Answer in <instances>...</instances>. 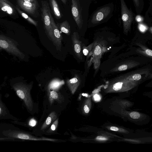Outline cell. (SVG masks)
Wrapping results in <instances>:
<instances>
[{
  "label": "cell",
  "mask_w": 152,
  "mask_h": 152,
  "mask_svg": "<svg viewBox=\"0 0 152 152\" xmlns=\"http://www.w3.org/2000/svg\"><path fill=\"white\" fill-rule=\"evenodd\" d=\"M12 86L17 95L23 101L27 109L29 112H32L34 105L30 95L31 85L18 82L13 84Z\"/></svg>",
  "instance_id": "cell-1"
},
{
  "label": "cell",
  "mask_w": 152,
  "mask_h": 152,
  "mask_svg": "<svg viewBox=\"0 0 152 152\" xmlns=\"http://www.w3.org/2000/svg\"><path fill=\"white\" fill-rule=\"evenodd\" d=\"M41 16L45 33L48 38L52 41L53 32L51 23V15L50 8L47 1H41L40 8Z\"/></svg>",
  "instance_id": "cell-2"
},
{
  "label": "cell",
  "mask_w": 152,
  "mask_h": 152,
  "mask_svg": "<svg viewBox=\"0 0 152 152\" xmlns=\"http://www.w3.org/2000/svg\"><path fill=\"white\" fill-rule=\"evenodd\" d=\"M18 44L13 40L3 35H0V50L3 49L8 53L23 59L25 55L17 48Z\"/></svg>",
  "instance_id": "cell-3"
},
{
  "label": "cell",
  "mask_w": 152,
  "mask_h": 152,
  "mask_svg": "<svg viewBox=\"0 0 152 152\" xmlns=\"http://www.w3.org/2000/svg\"><path fill=\"white\" fill-rule=\"evenodd\" d=\"M121 19L123 23L124 33L127 34L130 31L134 18V15L131 8L127 7L124 0H120Z\"/></svg>",
  "instance_id": "cell-4"
},
{
  "label": "cell",
  "mask_w": 152,
  "mask_h": 152,
  "mask_svg": "<svg viewBox=\"0 0 152 152\" xmlns=\"http://www.w3.org/2000/svg\"><path fill=\"white\" fill-rule=\"evenodd\" d=\"M2 133L6 137L12 138L32 140L56 141V140L54 139L46 137H36L24 132L17 130H5L3 131Z\"/></svg>",
  "instance_id": "cell-5"
},
{
  "label": "cell",
  "mask_w": 152,
  "mask_h": 152,
  "mask_svg": "<svg viewBox=\"0 0 152 152\" xmlns=\"http://www.w3.org/2000/svg\"><path fill=\"white\" fill-rule=\"evenodd\" d=\"M71 11L73 17L80 29H81L83 23L82 14V8L79 0H71Z\"/></svg>",
  "instance_id": "cell-6"
},
{
  "label": "cell",
  "mask_w": 152,
  "mask_h": 152,
  "mask_svg": "<svg viewBox=\"0 0 152 152\" xmlns=\"http://www.w3.org/2000/svg\"><path fill=\"white\" fill-rule=\"evenodd\" d=\"M17 3L23 10L34 17L38 15V2H30L23 0H16Z\"/></svg>",
  "instance_id": "cell-7"
},
{
  "label": "cell",
  "mask_w": 152,
  "mask_h": 152,
  "mask_svg": "<svg viewBox=\"0 0 152 152\" xmlns=\"http://www.w3.org/2000/svg\"><path fill=\"white\" fill-rule=\"evenodd\" d=\"M111 11V8L109 6H106L101 8L92 15L91 19V23L96 24L100 23L110 14Z\"/></svg>",
  "instance_id": "cell-8"
},
{
  "label": "cell",
  "mask_w": 152,
  "mask_h": 152,
  "mask_svg": "<svg viewBox=\"0 0 152 152\" xmlns=\"http://www.w3.org/2000/svg\"><path fill=\"white\" fill-rule=\"evenodd\" d=\"M73 49L76 56L80 60L83 58L82 42L79 39V36L77 32H75L71 36Z\"/></svg>",
  "instance_id": "cell-9"
},
{
  "label": "cell",
  "mask_w": 152,
  "mask_h": 152,
  "mask_svg": "<svg viewBox=\"0 0 152 152\" xmlns=\"http://www.w3.org/2000/svg\"><path fill=\"white\" fill-rule=\"evenodd\" d=\"M51 23L53 32V39L52 42L56 50L61 51L62 37L52 17L51 19Z\"/></svg>",
  "instance_id": "cell-10"
},
{
  "label": "cell",
  "mask_w": 152,
  "mask_h": 152,
  "mask_svg": "<svg viewBox=\"0 0 152 152\" xmlns=\"http://www.w3.org/2000/svg\"><path fill=\"white\" fill-rule=\"evenodd\" d=\"M11 119L17 121L18 119L10 113L2 100V96L0 95V120Z\"/></svg>",
  "instance_id": "cell-11"
},
{
  "label": "cell",
  "mask_w": 152,
  "mask_h": 152,
  "mask_svg": "<svg viewBox=\"0 0 152 152\" xmlns=\"http://www.w3.org/2000/svg\"><path fill=\"white\" fill-rule=\"evenodd\" d=\"M67 85L72 94H74L80 84L81 80L79 76L77 75L70 79L66 80Z\"/></svg>",
  "instance_id": "cell-12"
},
{
  "label": "cell",
  "mask_w": 152,
  "mask_h": 152,
  "mask_svg": "<svg viewBox=\"0 0 152 152\" xmlns=\"http://www.w3.org/2000/svg\"><path fill=\"white\" fill-rule=\"evenodd\" d=\"M1 10L10 15H14L15 12L12 4L7 0H0Z\"/></svg>",
  "instance_id": "cell-13"
},
{
  "label": "cell",
  "mask_w": 152,
  "mask_h": 152,
  "mask_svg": "<svg viewBox=\"0 0 152 152\" xmlns=\"http://www.w3.org/2000/svg\"><path fill=\"white\" fill-rule=\"evenodd\" d=\"M64 84V81L63 80L55 78L52 80L49 83L48 86V89L55 91L57 90Z\"/></svg>",
  "instance_id": "cell-14"
},
{
  "label": "cell",
  "mask_w": 152,
  "mask_h": 152,
  "mask_svg": "<svg viewBox=\"0 0 152 152\" xmlns=\"http://www.w3.org/2000/svg\"><path fill=\"white\" fill-rule=\"evenodd\" d=\"M144 73L141 71H137L132 73H129L124 75V76L127 79L137 82L139 81L145 75H142Z\"/></svg>",
  "instance_id": "cell-15"
},
{
  "label": "cell",
  "mask_w": 152,
  "mask_h": 152,
  "mask_svg": "<svg viewBox=\"0 0 152 152\" xmlns=\"http://www.w3.org/2000/svg\"><path fill=\"white\" fill-rule=\"evenodd\" d=\"M50 5L55 16L58 19L62 17L58 5L56 0H49Z\"/></svg>",
  "instance_id": "cell-16"
},
{
  "label": "cell",
  "mask_w": 152,
  "mask_h": 152,
  "mask_svg": "<svg viewBox=\"0 0 152 152\" xmlns=\"http://www.w3.org/2000/svg\"><path fill=\"white\" fill-rule=\"evenodd\" d=\"M59 30L62 32L69 35L71 33L70 27L68 22L65 20L62 23L56 25Z\"/></svg>",
  "instance_id": "cell-17"
},
{
  "label": "cell",
  "mask_w": 152,
  "mask_h": 152,
  "mask_svg": "<svg viewBox=\"0 0 152 152\" xmlns=\"http://www.w3.org/2000/svg\"><path fill=\"white\" fill-rule=\"evenodd\" d=\"M138 63L136 62H128L124 63L115 67L113 70V71H123L127 70L137 66Z\"/></svg>",
  "instance_id": "cell-18"
},
{
  "label": "cell",
  "mask_w": 152,
  "mask_h": 152,
  "mask_svg": "<svg viewBox=\"0 0 152 152\" xmlns=\"http://www.w3.org/2000/svg\"><path fill=\"white\" fill-rule=\"evenodd\" d=\"M57 114L54 112H51L47 118L45 122L42 126L41 129L43 130L47 128L56 119Z\"/></svg>",
  "instance_id": "cell-19"
},
{
  "label": "cell",
  "mask_w": 152,
  "mask_h": 152,
  "mask_svg": "<svg viewBox=\"0 0 152 152\" xmlns=\"http://www.w3.org/2000/svg\"><path fill=\"white\" fill-rule=\"evenodd\" d=\"M15 8L19 14L28 21L35 26H38L37 21L33 20L26 14L21 10L17 6H16Z\"/></svg>",
  "instance_id": "cell-20"
},
{
  "label": "cell",
  "mask_w": 152,
  "mask_h": 152,
  "mask_svg": "<svg viewBox=\"0 0 152 152\" xmlns=\"http://www.w3.org/2000/svg\"><path fill=\"white\" fill-rule=\"evenodd\" d=\"M137 14H140L143 10L144 3L143 0H132Z\"/></svg>",
  "instance_id": "cell-21"
},
{
  "label": "cell",
  "mask_w": 152,
  "mask_h": 152,
  "mask_svg": "<svg viewBox=\"0 0 152 152\" xmlns=\"http://www.w3.org/2000/svg\"><path fill=\"white\" fill-rule=\"evenodd\" d=\"M49 99L51 103H52L54 100H58L60 97V95L56 91L52 90H48Z\"/></svg>",
  "instance_id": "cell-22"
},
{
  "label": "cell",
  "mask_w": 152,
  "mask_h": 152,
  "mask_svg": "<svg viewBox=\"0 0 152 152\" xmlns=\"http://www.w3.org/2000/svg\"><path fill=\"white\" fill-rule=\"evenodd\" d=\"M94 45V42L91 43L88 46H83L82 52L84 55L87 57V59L90 57L92 52Z\"/></svg>",
  "instance_id": "cell-23"
},
{
  "label": "cell",
  "mask_w": 152,
  "mask_h": 152,
  "mask_svg": "<svg viewBox=\"0 0 152 152\" xmlns=\"http://www.w3.org/2000/svg\"><path fill=\"white\" fill-rule=\"evenodd\" d=\"M142 50H138V51L142 54L152 58V51L151 50L147 48L144 46H140Z\"/></svg>",
  "instance_id": "cell-24"
},
{
  "label": "cell",
  "mask_w": 152,
  "mask_h": 152,
  "mask_svg": "<svg viewBox=\"0 0 152 152\" xmlns=\"http://www.w3.org/2000/svg\"><path fill=\"white\" fill-rule=\"evenodd\" d=\"M58 124V119H56L52 124L50 129V131L53 132L56 129Z\"/></svg>",
  "instance_id": "cell-25"
},
{
  "label": "cell",
  "mask_w": 152,
  "mask_h": 152,
  "mask_svg": "<svg viewBox=\"0 0 152 152\" xmlns=\"http://www.w3.org/2000/svg\"><path fill=\"white\" fill-rule=\"evenodd\" d=\"M130 117L134 119H137L139 118L140 116V114L136 112H132L130 114Z\"/></svg>",
  "instance_id": "cell-26"
},
{
  "label": "cell",
  "mask_w": 152,
  "mask_h": 152,
  "mask_svg": "<svg viewBox=\"0 0 152 152\" xmlns=\"http://www.w3.org/2000/svg\"><path fill=\"white\" fill-rule=\"evenodd\" d=\"M37 123V121L34 118H31L29 121L28 124L32 127L35 126Z\"/></svg>",
  "instance_id": "cell-27"
},
{
  "label": "cell",
  "mask_w": 152,
  "mask_h": 152,
  "mask_svg": "<svg viewBox=\"0 0 152 152\" xmlns=\"http://www.w3.org/2000/svg\"><path fill=\"white\" fill-rule=\"evenodd\" d=\"M83 110L86 113H89L90 110L87 104L85 105L83 107Z\"/></svg>",
  "instance_id": "cell-28"
},
{
  "label": "cell",
  "mask_w": 152,
  "mask_h": 152,
  "mask_svg": "<svg viewBox=\"0 0 152 152\" xmlns=\"http://www.w3.org/2000/svg\"><path fill=\"white\" fill-rule=\"evenodd\" d=\"M96 139L100 140H107V139L103 136H98L96 137Z\"/></svg>",
  "instance_id": "cell-29"
},
{
  "label": "cell",
  "mask_w": 152,
  "mask_h": 152,
  "mask_svg": "<svg viewBox=\"0 0 152 152\" xmlns=\"http://www.w3.org/2000/svg\"><path fill=\"white\" fill-rule=\"evenodd\" d=\"M139 28L140 30L142 32L144 31L146 29L145 27L142 25H140Z\"/></svg>",
  "instance_id": "cell-30"
},
{
  "label": "cell",
  "mask_w": 152,
  "mask_h": 152,
  "mask_svg": "<svg viewBox=\"0 0 152 152\" xmlns=\"http://www.w3.org/2000/svg\"><path fill=\"white\" fill-rule=\"evenodd\" d=\"M94 98L96 101H99L100 100V97L98 94H95L94 96Z\"/></svg>",
  "instance_id": "cell-31"
},
{
  "label": "cell",
  "mask_w": 152,
  "mask_h": 152,
  "mask_svg": "<svg viewBox=\"0 0 152 152\" xmlns=\"http://www.w3.org/2000/svg\"><path fill=\"white\" fill-rule=\"evenodd\" d=\"M110 129L111 130L115 131H117L118 130V128L114 126H111L110 128Z\"/></svg>",
  "instance_id": "cell-32"
},
{
  "label": "cell",
  "mask_w": 152,
  "mask_h": 152,
  "mask_svg": "<svg viewBox=\"0 0 152 152\" xmlns=\"http://www.w3.org/2000/svg\"><path fill=\"white\" fill-rule=\"evenodd\" d=\"M24 1H28L30 2H37V0H23Z\"/></svg>",
  "instance_id": "cell-33"
},
{
  "label": "cell",
  "mask_w": 152,
  "mask_h": 152,
  "mask_svg": "<svg viewBox=\"0 0 152 152\" xmlns=\"http://www.w3.org/2000/svg\"><path fill=\"white\" fill-rule=\"evenodd\" d=\"M61 0V1L63 3H64V4H66V2H67V0Z\"/></svg>",
  "instance_id": "cell-34"
},
{
  "label": "cell",
  "mask_w": 152,
  "mask_h": 152,
  "mask_svg": "<svg viewBox=\"0 0 152 152\" xmlns=\"http://www.w3.org/2000/svg\"><path fill=\"white\" fill-rule=\"evenodd\" d=\"M141 20V19L140 18H137V20L138 21H140Z\"/></svg>",
  "instance_id": "cell-35"
},
{
  "label": "cell",
  "mask_w": 152,
  "mask_h": 152,
  "mask_svg": "<svg viewBox=\"0 0 152 152\" xmlns=\"http://www.w3.org/2000/svg\"><path fill=\"white\" fill-rule=\"evenodd\" d=\"M0 10H1V7H0Z\"/></svg>",
  "instance_id": "cell-36"
}]
</instances>
